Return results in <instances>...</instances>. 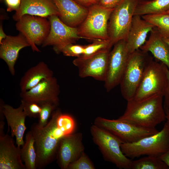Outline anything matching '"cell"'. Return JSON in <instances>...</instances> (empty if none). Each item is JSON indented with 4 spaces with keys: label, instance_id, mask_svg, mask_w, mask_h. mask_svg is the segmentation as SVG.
Instances as JSON below:
<instances>
[{
    "label": "cell",
    "instance_id": "15",
    "mask_svg": "<svg viewBox=\"0 0 169 169\" xmlns=\"http://www.w3.org/2000/svg\"><path fill=\"white\" fill-rule=\"evenodd\" d=\"M48 18L50 22V31L42 47L74 43L77 40L82 38L79 35L78 28L67 25L59 16L52 15Z\"/></svg>",
    "mask_w": 169,
    "mask_h": 169
},
{
    "label": "cell",
    "instance_id": "42",
    "mask_svg": "<svg viewBox=\"0 0 169 169\" xmlns=\"http://www.w3.org/2000/svg\"></svg>",
    "mask_w": 169,
    "mask_h": 169
},
{
    "label": "cell",
    "instance_id": "37",
    "mask_svg": "<svg viewBox=\"0 0 169 169\" xmlns=\"http://www.w3.org/2000/svg\"><path fill=\"white\" fill-rule=\"evenodd\" d=\"M159 157L169 168V149Z\"/></svg>",
    "mask_w": 169,
    "mask_h": 169
},
{
    "label": "cell",
    "instance_id": "10",
    "mask_svg": "<svg viewBox=\"0 0 169 169\" xmlns=\"http://www.w3.org/2000/svg\"><path fill=\"white\" fill-rule=\"evenodd\" d=\"M167 68L163 63L152 59L147 67L133 99L140 100L156 94H163Z\"/></svg>",
    "mask_w": 169,
    "mask_h": 169
},
{
    "label": "cell",
    "instance_id": "32",
    "mask_svg": "<svg viewBox=\"0 0 169 169\" xmlns=\"http://www.w3.org/2000/svg\"><path fill=\"white\" fill-rule=\"evenodd\" d=\"M23 110L27 116L30 118L38 117L41 110L40 105L35 102H28L21 100Z\"/></svg>",
    "mask_w": 169,
    "mask_h": 169
},
{
    "label": "cell",
    "instance_id": "39",
    "mask_svg": "<svg viewBox=\"0 0 169 169\" xmlns=\"http://www.w3.org/2000/svg\"><path fill=\"white\" fill-rule=\"evenodd\" d=\"M7 36V35L3 30L2 23H1L0 25V44L3 40L6 38Z\"/></svg>",
    "mask_w": 169,
    "mask_h": 169
},
{
    "label": "cell",
    "instance_id": "28",
    "mask_svg": "<svg viewBox=\"0 0 169 169\" xmlns=\"http://www.w3.org/2000/svg\"><path fill=\"white\" fill-rule=\"evenodd\" d=\"M113 46L109 39L95 40L92 44L84 46V53L81 56L87 57L102 51L110 50Z\"/></svg>",
    "mask_w": 169,
    "mask_h": 169
},
{
    "label": "cell",
    "instance_id": "34",
    "mask_svg": "<svg viewBox=\"0 0 169 169\" xmlns=\"http://www.w3.org/2000/svg\"><path fill=\"white\" fill-rule=\"evenodd\" d=\"M1 0L4 1L7 6V11L10 12L17 11L20 7L21 2V0Z\"/></svg>",
    "mask_w": 169,
    "mask_h": 169
},
{
    "label": "cell",
    "instance_id": "9",
    "mask_svg": "<svg viewBox=\"0 0 169 169\" xmlns=\"http://www.w3.org/2000/svg\"><path fill=\"white\" fill-rule=\"evenodd\" d=\"M16 29L26 38L33 52H40L37 45H42L50 29L48 18L25 14L17 21Z\"/></svg>",
    "mask_w": 169,
    "mask_h": 169
},
{
    "label": "cell",
    "instance_id": "27",
    "mask_svg": "<svg viewBox=\"0 0 169 169\" xmlns=\"http://www.w3.org/2000/svg\"><path fill=\"white\" fill-rule=\"evenodd\" d=\"M132 169H168V166L159 157L147 156L132 161Z\"/></svg>",
    "mask_w": 169,
    "mask_h": 169
},
{
    "label": "cell",
    "instance_id": "5",
    "mask_svg": "<svg viewBox=\"0 0 169 169\" xmlns=\"http://www.w3.org/2000/svg\"><path fill=\"white\" fill-rule=\"evenodd\" d=\"M122 151L129 158L141 156L159 157L169 149V131L165 124L162 129L156 134L131 143H122Z\"/></svg>",
    "mask_w": 169,
    "mask_h": 169
},
{
    "label": "cell",
    "instance_id": "35",
    "mask_svg": "<svg viewBox=\"0 0 169 169\" xmlns=\"http://www.w3.org/2000/svg\"><path fill=\"white\" fill-rule=\"evenodd\" d=\"M122 0H99L98 4L105 8L114 9Z\"/></svg>",
    "mask_w": 169,
    "mask_h": 169
},
{
    "label": "cell",
    "instance_id": "41",
    "mask_svg": "<svg viewBox=\"0 0 169 169\" xmlns=\"http://www.w3.org/2000/svg\"><path fill=\"white\" fill-rule=\"evenodd\" d=\"M165 13H168V14H169V10H168V11H167L166 12H165Z\"/></svg>",
    "mask_w": 169,
    "mask_h": 169
},
{
    "label": "cell",
    "instance_id": "17",
    "mask_svg": "<svg viewBox=\"0 0 169 169\" xmlns=\"http://www.w3.org/2000/svg\"><path fill=\"white\" fill-rule=\"evenodd\" d=\"M11 136H0V169H26L22 162L20 147L14 145Z\"/></svg>",
    "mask_w": 169,
    "mask_h": 169
},
{
    "label": "cell",
    "instance_id": "4",
    "mask_svg": "<svg viewBox=\"0 0 169 169\" xmlns=\"http://www.w3.org/2000/svg\"><path fill=\"white\" fill-rule=\"evenodd\" d=\"M94 143L104 158L120 169H131L132 160L125 156L121 148L122 141L109 131L94 124L90 128Z\"/></svg>",
    "mask_w": 169,
    "mask_h": 169
},
{
    "label": "cell",
    "instance_id": "22",
    "mask_svg": "<svg viewBox=\"0 0 169 169\" xmlns=\"http://www.w3.org/2000/svg\"><path fill=\"white\" fill-rule=\"evenodd\" d=\"M150 33L148 39L140 49L145 52H150L157 60L164 64L169 69L168 46L155 27Z\"/></svg>",
    "mask_w": 169,
    "mask_h": 169
},
{
    "label": "cell",
    "instance_id": "33",
    "mask_svg": "<svg viewBox=\"0 0 169 169\" xmlns=\"http://www.w3.org/2000/svg\"><path fill=\"white\" fill-rule=\"evenodd\" d=\"M164 106H169V69L166 70V80L163 93Z\"/></svg>",
    "mask_w": 169,
    "mask_h": 169
},
{
    "label": "cell",
    "instance_id": "18",
    "mask_svg": "<svg viewBox=\"0 0 169 169\" xmlns=\"http://www.w3.org/2000/svg\"><path fill=\"white\" fill-rule=\"evenodd\" d=\"M25 14L48 18L52 15L59 17V13L54 0H21L20 7L13 18L17 21Z\"/></svg>",
    "mask_w": 169,
    "mask_h": 169
},
{
    "label": "cell",
    "instance_id": "21",
    "mask_svg": "<svg viewBox=\"0 0 169 169\" xmlns=\"http://www.w3.org/2000/svg\"><path fill=\"white\" fill-rule=\"evenodd\" d=\"M58 9L60 20L67 25L74 27L84 21L88 8L80 5L74 0H54Z\"/></svg>",
    "mask_w": 169,
    "mask_h": 169
},
{
    "label": "cell",
    "instance_id": "7",
    "mask_svg": "<svg viewBox=\"0 0 169 169\" xmlns=\"http://www.w3.org/2000/svg\"><path fill=\"white\" fill-rule=\"evenodd\" d=\"M114 9L105 8L98 4L89 7L86 18L78 28L79 36L93 40L109 39L108 22Z\"/></svg>",
    "mask_w": 169,
    "mask_h": 169
},
{
    "label": "cell",
    "instance_id": "31",
    "mask_svg": "<svg viewBox=\"0 0 169 169\" xmlns=\"http://www.w3.org/2000/svg\"><path fill=\"white\" fill-rule=\"evenodd\" d=\"M95 167L88 156L84 152L75 161L70 163L68 169H95Z\"/></svg>",
    "mask_w": 169,
    "mask_h": 169
},
{
    "label": "cell",
    "instance_id": "26",
    "mask_svg": "<svg viewBox=\"0 0 169 169\" xmlns=\"http://www.w3.org/2000/svg\"><path fill=\"white\" fill-rule=\"evenodd\" d=\"M141 17L153 24L163 38H169V14L164 13L146 15Z\"/></svg>",
    "mask_w": 169,
    "mask_h": 169
},
{
    "label": "cell",
    "instance_id": "13",
    "mask_svg": "<svg viewBox=\"0 0 169 169\" xmlns=\"http://www.w3.org/2000/svg\"><path fill=\"white\" fill-rule=\"evenodd\" d=\"M59 87L56 79L54 76L42 80L36 85L25 91L21 92V99L39 104L46 102L59 104Z\"/></svg>",
    "mask_w": 169,
    "mask_h": 169
},
{
    "label": "cell",
    "instance_id": "25",
    "mask_svg": "<svg viewBox=\"0 0 169 169\" xmlns=\"http://www.w3.org/2000/svg\"><path fill=\"white\" fill-rule=\"evenodd\" d=\"M34 138L30 131L25 135L24 143L21 148V156L26 169H36L37 154Z\"/></svg>",
    "mask_w": 169,
    "mask_h": 169
},
{
    "label": "cell",
    "instance_id": "3",
    "mask_svg": "<svg viewBox=\"0 0 169 169\" xmlns=\"http://www.w3.org/2000/svg\"><path fill=\"white\" fill-rule=\"evenodd\" d=\"M153 58L140 49L129 54L120 81L123 97L127 101L133 99L145 71Z\"/></svg>",
    "mask_w": 169,
    "mask_h": 169
},
{
    "label": "cell",
    "instance_id": "40",
    "mask_svg": "<svg viewBox=\"0 0 169 169\" xmlns=\"http://www.w3.org/2000/svg\"><path fill=\"white\" fill-rule=\"evenodd\" d=\"M163 39L164 41L167 44L169 47V38H163Z\"/></svg>",
    "mask_w": 169,
    "mask_h": 169
},
{
    "label": "cell",
    "instance_id": "8",
    "mask_svg": "<svg viewBox=\"0 0 169 169\" xmlns=\"http://www.w3.org/2000/svg\"><path fill=\"white\" fill-rule=\"evenodd\" d=\"M140 0H122L112 12L108 23L109 39L113 46L125 40L134 12Z\"/></svg>",
    "mask_w": 169,
    "mask_h": 169
},
{
    "label": "cell",
    "instance_id": "23",
    "mask_svg": "<svg viewBox=\"0 0 169 169\" xmlns=\"http://www.w3.org/2000/svg\"><path fill=\"white\" fill-rule=\"evenodd\" d=\"M53 77L52 71L44 62H40L29 69L21 78L19 84L21 92L27 91L43 80Z\"/></svg>",
    "mask_w": 169,
    "mask_h": 169
},
{
    "label": "cell",
    "instance_id": "1",
    "mask_svg": "<svg viewBox=\"0 0 169 169\" xmlns=\"http://www.w3.org/2000/svg\"><path fill=\"white\" fill-rule=\"evenodd\" d=\"M61 113L60 110L56 109L44 127H38L36 123L31 127L30 131L35 140L37 169H44L52 163L56 157L61 139L73 133L71 129L65 123Z\"/></svg>",
    "mask_w": 169,
    "mask_h": 169
},
{
    "label": "cell",
    "instance_id": "29",
    "mask_svg": "<svg viewBox=\"0 0 169 169\" xmlns=\"http://www.w3.org/2000/svg\"><path fill=\"white\" fill-rule=\"evenodd\" d=\"M74 43L53 46V49L57 53H62L64 55L70 57H79L83 54L84 46L74 44Z\"/></svg>",
    "mask_w": 169,
    "mask_h": 169
},
{
    "label": "cell",
    "instance_id": "16",
    "mask_svg": "<svg viewBox=\"0 0 169 169\" xmlns=\"http://www.w3.org/2000/svg\"><path fill=\"white\" fill-rule=\"evenodd\" d=\"M0 58L7 64L11 74H15V65L20 50L30 46L26 37L21 33L16 36L7 35L0 44Z\"/></svg>",
    "mask_w": 169,
    "mask_h": 169
},
{
    "label": "cell",
    "instance_id": "12",
    "mask_svg": "<svg viewBox=\"0 0 169 169\" xmlns=\"http://www.w3.org/2000/svg\"><path fill=\"white\" fill-rule=\"evenodd\" d=\"M110 50L102 51L87 57H77L73 64L78 69L81 78L88 77L104 81L106 75Z\"/></svg>",
    "mask_w": 169,
    "mask_h": 169
},
{
    "label": "cell",
    "instance_id": "6",
    "mask_svg": "<svg viewBox=\"0 0 169 169\" xmlns=\"http://www.w3.org/2000/svg\"><path fill=\"white\" fill-rule=\"evenodd\" d=\"M94 124L115 136L122 143H131L159 132L156 128L144 127L128 121L96 117Z\"/></svg>",
    "mask_w": 169,
    "mask_h": 169
},
{
    "label": "cell",
    "instance_id": "2",
    "mask_svg": "<svg viewBox=\"0 0 169 169\" xmlns=\"http://www.w3.org/2000/svg\"><path fill=\"white\" fill-rule=\"evenodd\" d=\"M163 99V94L160 93L140 100L127 101L124 113L118 119L144 127L155 128L166 120Z\"/></svg>",
    "mask_w": 169,
    "mask_h": 169
},
{
    "label": "cell",
    "instance_id": "30",
    "mask_svg": "<svg viewBox=\"0 0 169 169\" xmlns=\"http://www.w3.org/2000/svg\"><path fill=\"white\" fill-rule=\"evenodd\" d=\"M41 110L38 117L37 126L40 128L45 126L48 123L49 118L51 116L53 112L58 106L50 102H44L39 104Z\"/></svg>",
    "mask_w": 169,
    "mask_h": 169
},
{
    "label": "cell",
    "instance_id": "19",
    "mask_svg": "<svg viewBox=\"0 0 169 169\" xmlns=\"http://www.w3.org/2000/svg\"><path fill=\"white\" fill-rule=\"evenodd\" d=\"M3 110L8 125L7 132L10 128L11 136L12 137L15 136L17 146H22L24 143L23 138L26 129L25 120L27 116L22 105L21 104L18 107L15 108L4 103Z\"/></svg>",
    "mask_w": 169,
    "mask_h": 169
},
{
    "label": "cell",
    "instance_id": "36",
    "mask_svg": "<svg viewBox=\"0 0 169 169\" xmlns=\"http://www.w3.org/2000/svg\"><path fill=\"white\" fill-rule=\"evenodd\" d=\"M84 7L88 8L93 5L98 4L99 0H74Z\"/></svg>",
    "mask_w": 169,
    "mask_h": 169
},
{
    "label": "cell",
    "instance_id": "20",
    "mask_svg": "<svg viewBox=\"0 0 169 169\" xmlns=\"http://www.w3.org/2000/svg\"><path fill=\"white\" fill-rule=\"evenodd\" d=\"M155 28L141 16L134 15L126 39V46L130 54L140 49L146 40L148 33Z\"/></svg>",
    "mask_w": 169,
    "mask_h": 169
},
{
    "label": "cell",
    "instance_id": "14",
    "mask_svg": "<svg viewBox=\"0 0 169 169\" xmlns=\"http://www.w3.org/2000/svg\"><path fill=\"white\" fill-rule=\"evenodd\" d=\"M82 135L78 132L65 136L60 140L56 153L59 166L68 169L69 165L76 160L84 152Z\"/></svg>",
    "mask_w": 169,
    "mask_h": 169
},
{
    "label": "cell",
    "instance_id": "11",
    "mask_svg": "<svg viewBox=\"0 0 169 169\" xmlns=\"http://www.w3.org/2000/svg\"><path fill=\"white\" fill-rule=\"evenodd\" d=\"M130 54L125 39L116 42L110 51L104 81L105 87L107 91L120 84Z\"/></svg>",
    "mask_w": 169,
    "mask_h": 169
},
{
    "label": "cell",
    "instance_id": "24",
    "mask_svg": "<svg viewBox=\"0 0 169 169\" xmlns=\"http://www.w3.org/2000/svg\"><path fill=\"white\" fill-rule=\"evenodd\" d=\"M169 10V0H140L134 15L140 16L164 13Z\"/></svg>",
    "mask_w": 169,
    "mask_h": 169
},
{
    "label": "cell",
    "instance_id": "38",
    "mask_svg": "<svg viewBox=\"0 0 169 169\" xmlns=\"http://www.w3.org/2000/svg\"><path fill=\"white\" fill-rule=\"evenodd\" d=\"M164 108L166 114V125L169 131V106H164Z\"/></svg>",
    "mask_w": 169,
    "mask_h": 169
}]
</instances>
